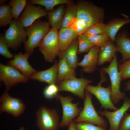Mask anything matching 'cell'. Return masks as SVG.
<instances>
[{
  "label": "cell",
  "mask_w": 130,
  "mask_h": 130,
  "mask_svg": "<svg viewBox=\"0 0 130 130\" xmlns=\"http://www.w3.org/2000/svg\"><path fill=\"white\" fill-rule=\"evenodd\" d=\"M92 81L83 77L78 78L75 77L62 81L58 84L59 91H65L71 92L84 100V90L86 86Z\"/></svg>",
  "instance_id": "8fae6325"
},
{
  "label": "cell",
  "mask_w": 130,
  "mask_h": 130,
  "mask_svg": "<svg viewBox=\"0 0 130 130\" xmlns=\"http://www.w3.org/2000/svg\"><path fill=\"white\" fill-rule=\"evenodd\" d=\"M32 54L26 53L23 54L21 52L14 54L13 58L8 61L7 65L13 67L29 78L37 71L31 65L28 61L29 57Z\"/></svg>",
  "instance_id": "5bb4252c"
},
{
  "label": "cell",
  "mask_w": 130,
  "mask_h": 130,
  "mask_svg": "<svg viewBox=\"0 0 130 130\" xmlns=\"http://www.w3.org/2000/svg\"><path fill=\"white\" fill-rule=\"evenodd\" d=\"M117 52L116 46L111 40L100 47L97 65H101L106 62L110 63Z\"/></svg>",
  "instance_id": "d6986e66"
},
{
  "label": "cell",
  "mask_w": 130,
  "mask_h": 130,
  "mask_svg": "<svg viewBox=\"0 0 130 130\" xmlns=\"http://www.w3.org/2000/svg\"><path fill=\"white\" fill-rule=\"evenodd\" d=\"M58 85L56 84H49L44 89L43 94L45 97L50 99L55 98H56L59 92Z\"/></svg>",
  "instance_id": "4dcf8cb0"
},
{
  "label": "cell",
  "mask_w": 130,
  "mask_h": 130,
  "mask_svg": "<svg viewBox=\"0 0 130 130\" xmlns=\"http://www.w3.org/2000/svg\"><path fill=\"white\" fill-rule=\"evenodd\" d=\"M117 51L122 56L121 62H123L130 59V40L126 33L122 34L116 38Z\"/></svg>",
  "instance_id": "7402d4cb"
},
{
  "label": "cell",
  "mask_w": 130,
  "mask_h": 130,
  "mask_svg": "<svg viewBox=\"0 0 130 130\" xmlns=\"http://www.w3.org/2000/svg\"><path fill=\"white\" fill-rule=\"evenodd\" d=\"M105 73L101 69L100 71L101 79L98 85L94 86L88 84L86 86L85 90L96 97L100 103L101 107L106 110L109 109L115 111L118 108L114 106L111 100L110 85L107 87L102 86V83L107 80Z\"/></svg>",
  "instance_id": "5b68a950"
},
{
  "label": "cell",
  "mask_w": 130,
  "mask_h": 130,
  "mask_svg": "<svg viewBox=\"0 0 130 130\" xmlns=\"http://www.w3.org/2000/svg\"><path fill=\"white\" fill-rule=\"evenodd\" d=\"M58 31L56 28L52 27L42 39L38 47L46 61L53 62L60 51Z\"/></svg>",
  "instance_id": "3957f363"
},
{
  "label": "cell",
  "mask_w": 130,
  "mask_h": 130,
  "mask_svg": "<svg viewBox=\"0 0 130 130\" xmlns=\"http://www.w3.org/2000/svg\"><path fill=\"white\" fill-rule=\"evenodd\" d=\"M10 47L6 40L4 35L0 34V54L6 58L12 59L14 55L12 54L9 50Z\"/></svg>",
  "instance_id": "1f68e13d"
},
{
  "label": "cell",
  "mask_w": 130,
  "mask_h": 130,
  "mask_svg": "<svg viewBox=\"0 0 130 130\" xmlns=\"http://www.w3.org/2000/svg\"><path fill=\"white\" fill-rule=\"evenodd\" d=\"M84 106L78 116L73 120L75 123L86 122L106 127L107 123L96 110L92 100V94L85 91Z\"/></svg>",
  "instance_id": "277c9868"
},
{
  "label": "cell",
  "mask_w": 130,
  "mask_h": 130,
  "mask_svg": "<svg viewBox=\"0 0 130 130\" xmlns=\"http://www.w3.org/2000/svg\"><path fill=\"white\" fill-rule=\"evenodd\" d=\"M48 22L37 20L26 28L27 39L24 43L26 53H32L34 49L39 47L41 40L49 31Z\"/></svg>",
  "instance_id": "7a4b0ae2"
},
{
  "label": "cell",
  "mask_w": 130,
  "mask_h": 130,
  "mask_svg": "<svg viewBox=\"0 0 130 130\" xmlns=\"http://www.w3.org/2000/svg\"><path fill=\"white\" fill-rule=\"evenodd\" d=\"M0 113L5 112L17 117L24 111L25 105L20 99L11 97L6 91L0 98Z\"/></svg>",
  "instance_id": "7c38bea8"
},
{
  "label": "cell",
  "mask_w": 130,
  "mask_h": 130,
  "mask_svg": "<svg viewBox=\"0 0 130 130\" xmlns=\"http://www.w3.org/2000/svg\"><path fill=\"white\" fill-rule=\"evenodd\" d=\"M7 1L5 0H0V5L4 4V3H5Z\"/></svg>",
  "instance_id": "f35d334b"
},
{
  "label": "cell",
  "mask_w": 130,
  "mask_h": 130,
  "mask_svg": "<svg viewBox=\"0 0 130 130\" xmlns=\"http://www.w3.org/2000/svg\"><path fill=\"white\" fill-rule=\"evenodd\" d=\"M129 38V39L130 40V38Z\"/></svg>",
  "instance_id": "60d3db41"
},
{
  "label": "cell",
  "mask_w": 130,
  "mask_h": 130,
  "mask_svg": "<svg viewBox=\"0 0 130 130\" xmlns=\"http://www.w3.org/2000/svg\"><path fill=\"white\" fill-rule=\"evenodd\" d=\"M58 65L56 84L60 82L75 77V69L71 67L63 58H60Z\"/></svg>",
  "instance_id": "44dd1931"
},
{
  "label": "cell",
  "mask_w": 130,
  "mask_h": 130,
  "mask_svg": "<svg viewBox=\"0 0 130 130\" xmlns=\"http://www.w3.org/2000/svg\"><path fill=\"white\" fill-rule=\"evenodd\" d=\"M56 99L59 101L62 109V119L59 127H68L71 122L78 116L82 109L78 107L79 102H72L74 98L71 96H64L59 93Z\"/></svg>",
  "instance_id": "ba28073f"
},
{
  "label": "cell",
  "mask_w": 130,
  "mask_h": 130,
  "mask_svg": "<svg viewBox=\"0 0 130 130\" xmlns=\"http://www.w3.org/2000/svg\"><path fill=\"white\" fill-rule=\"evenodd\" d=\"M130 130V129H128V130Z\"/></svg>",
  "instance_id": "b9f144b4"
},
{
  "label": "cell",
  "mask_w": 130,
  "mask_h": 130,
  "mask_svg": "<svg viewBox=\"0 0 130 130\" xmlns=\"http://www.w3.org/2000/svg\"><path fill=\"white\" fill-rule=\"evenodd\" d=\"M58 61H55L53 65L50 68L43 71H37L30 79L45 82L49 84H56L58 71Z\"/></svg>",
  "instance_id": "e0dca14e"
},
{
  "label": "cell",
  "mask_w": 130,
  "mask_h": 130,
  "mask_svg": "<svg viewBox=\"0 0 130 130\" xmlns=\"http://www.w3.org/2000/svg\"><path fill=\"white\" fill-rule=\"evenodd\" d=\"M67 5L61 28L69 27L77 18L76 5L73 3Z\"/></svg>",
  "instance_id": "d4e9b609"
},
{
  "label": "cell",
  "mask_w": 130,
  "mask_h": 130,
  "mask_svg": "<svg viewBox=\"0 0 130 130\" xmlns=\"http://www.w3.org/2000/svg\"><path fill=\"white\" fill-rule=\"evenodd\" d=\"M36 115L39 130H57L59 127V116L55 109L42 106L36 111Z\"/></svg>",
  "instance_id": "8992f818"
},
{
  "label": "cell",
  "mask_w": 130,
  "mask_h": 130,
  "mask_svg": "<svg viewBox=\"0 0 130 130\" xmlns=\"http://www.w3.org/2000/svg\"><path fill=\"white\" fill-rule=\"evenodd\" d=\"M94 46L100 47L106 42L110 40V38L105 34H100L87 36Z\"/></svg>",
  "instance_id": "d6a6232c"
},
{
  "label": "cell",
  "mask_w": 130,
  "mask_h": 130,
  "mask_svg": "<svg viewBox=\"0 0 130 130\" xmlns=\"http://www.w3.org/2000/svg\"><path fill=\"white\" fill-rule=\"evenodd\" d=\"M125 88L126 90H130V79L126 83Z\"/></svg>",
  "instance_id": "74e56055"
},
{
  "label": "cell",
  "mask_w": 130,
  "mask_h": 130,
  "mask_svg": "<svg viewBox=\"0 0 130 130\" xmlns=\"http://www.w3.org/2000/svg\"><path fill=\"white\" fill-rule=\"evenodd\" d=\"M13 18L10 7L3 4L0 6V27H2L10 24Z\"/></svg>",
  "instance_id": "83f0119b"
},
{
  "label": "cell",
  "mask_w": 130,
  "mask_h": 130,
  "mask_svg": "<svg viewBox=\"0 0 130 130\" xmlns=\"http://www.w3.org/2000/svg\"><path fill=\"white\" fill-rule=\"evenodd\" d=\"M77 130H106V127L86 122L75 123Z\"/></svg>",
  "instance_id": "e575fe53"
},
{
  "label": "cell",
  "mask_w": 130,
  "mask_h": 130,
  "mask_svg": "<svg viewBox=\"0 0 130 130\" xmlns=\"http://www.w3.org/2000/svg\"><path fill=\"white\" fill-rule=\"evenodd\" d=\"M130 23V18L114 19L106 24L105 34L114 42L116 34L119 29L125 25Z\"/></svg>",
  "instance_id": "603a6c76"
},
{
  "label": "cell",
  "mask_w": 130,
  "mask_h": 130,
  "mask_svg": "<svg viewBox=\"0 0 130 130\" xmlns=\"http://www.w3.org/2000/svg\"><path fill=\"white\" fill-rule=\"evenodd\" d=\"M9 25L4 35L10 47L17 50L26 40V31L18 20H12Z\"/></svg>",
  "instance_id": "9c48e42d"
},
{
  "label": "cell",
  "mask_w": 130,
  "mask_h": 130,
  "mask_svg": "<svg viewBox=\"0 0 130 130\" xmlns=\"http://www.w3.org/2000/svg\"><path fill=\"white\" fill-rule=\"evenodd\" d=\"M30 78L13 67L0 63V81L3 82L8 91L19 83H26Z\"/></svg>",
  "instance_id": "30bf717a"
},
{
  "label": "cell",
  "mask_w": 130,
  "mask_h": 130,
  "mask_svg": "<svg viewBox=\"0 0 130 130\" xmlns=\"http://www.w3.org/2000/svg\"><path fill=\"white\" fill-rule=\"evenodd\" d=\"M100 48L99 46H94L84 56L82 60L78 63V66L82 67L84 73H90L95 70L97 65Z\"/></svg>",
  "instance_id": "2e32d148"
},
{
  "label": "cell",
  "mask_w": 130,
  "mask_h": 130,
  "mask_svg": "<svg viewBox=\"0 0 130 130\" xmlns=\"http://www.w3.org/2000/svg\"><path fill=\"white\" fill-rule=\"evenodd\" d=\"M118 65L116 54L109 65L106 67L101 69L109 77L111 83V98L114 104L117 103L120 99H124L125 97V94L120 90L122 80L118 71Z\"/></svg>",
  "instance_id": "52a82bcc"
},
{
  "label": "cell",
  "mask_w": 130,
  "mask_h": 130,
  "mask_svg": "<svg viewBox=\"0 0 130 130\" xmlns=\"http://www.w3.org/2000/svg\"><path fill=\"white\" fill-rule=\"evenodd\" d=\"M78 35L77 32L70 27L61 28L58 33L60 51L65 50Z\"/></svg>",
  "instance_id": "ffe728a7"
},
{
  "label": "cell",
  "mask_w": 130,
  "mask_h": 130,
  "mask_svg": "<svg viewBox=\"0 0 130 130\" xmlns=\"http://www.w3.org/2000/svg\"><path fill=\"white\" fill-rule=\"evenodd\" d=\"M125 113L121 121L119 130H127L130 129V114Z\"/></svg>",
  "instance_id": "d590c367"
},
{
  "label": "cell",
  "mask_w": 130,
  "mask_h": 130,
  "mask_svg": "<svg viewBox=\"0 0 130 130\" xmlns=\"http://www.w3.org/2000/svg\"><path fill=\"white\" fill-rule=\"evenodd\" d=\"M130 108V100L126 98L121 107L113 112L106 110L99 112V113L105 117L110 124V130H119L122 119L126 112Z\"/></svg>",
  "instance_id": "9a60e30c"
},
{
  "label": "cell",
  "mask_w": 130,
  "mask_h": 130,
  "mask_svg": "<svg viewBox=\"0 0 130 130\" xmlns=\"http://www.w3.org/2000/svg\"><path fill=\"white\" fill-rule=\"evenodd\" d=\"M68 130H77L75 126V123L73 121H72L68 127Z\"/></svg>",
  "instance_id": "8d00e7d4"
},
{
  "label": "cell",
  "mask_w": 130,
  "mask_h": 130,
  "mask_svg": "<svg viewBox=\"0 0 130 130\" xmlns=\"http://www.w3.org/2000/svg\"><path fill=\"white\" fill-rule=\"evenodd\" d=\"M27 2L26 0H11L10 1L8 5L10 7L13 18L14 20H18Z\"/></svg>",
  "instance_id": "4316f807"
},
{
  "label": "cell",
  "mask_w": 130,
  "mask_h": 130,
  "mask_svg": "<svg viewBox=\"0 0 130 130\" xmlns=\"http://www.w3.org/2000/svg\"><path fill=\"white\" fill-rule=\"evenodd\" d=\"M78 48L77 39H74L65 50L60 51L58 55L59 58H65L70 66L75 69L78 63L77 55Z\"/></svg>",
  "instance_id": "ac0fdd59"
},
{
  "label": "cell",
  "mask_w": 130,
  "mask_h": 130,
  "mask_svg": "<svg viewBox=\"0 0 130 130\" xmlns=\"http://www.w3.org/2000/svg\"><path fill=\"white\" fill-rule=\"evenodd\" d=\"M105 25L103 22L96 23L89 27L82 34L87 36L105 34Z\"/></svg>",
  "instance_id": "f546056e"
},
{
  "label": "cell",
  "mask_w": 130,
  "mask_h": 130,
  "mask_svg": "<svg viewBox=\"0 0 130 130\" xmlns=\"http://www.w3.org/2000/svg\"><path fill=\"white\" fill-rule=\"evenodd\" d=\"M76 6V24L79 29L84 31L91 25L103 22L104 14L102 8L85 1L78 2Z\"/></svg>",
  "instance_id": "6da1fadb"
},
{
  "label": "cell",
  "mask_w": 130,
  "mask_h": 130,
  "mask_svg": "<svg viewBox=\"0 0 130 130\" xmlns=\"http://www.w3.org/2000/svg\"><path fill=\"white\" fill-rule=\"evenodd\" d=\"M77 38L78 44V54L88 52L94 46L88 37L83 34L78 35Z\"/></svg>",
  "instance_id": "f1b7e54d"
},
{
  "label": "cell",
  "mask_w": 130,
  "mask_h": 130,
  "mask_svg": "<svg viewBox=\"0 0 130 130\" xmlns=\"http://www.w3.org/2000/svg\"><path fill=\"white\" fill-rule=\"evenodd\" d=\"M118 69L122 80L130 78V59L118 65Z\"/></svg>",
  "instance_id": "836d02e7"
},
{
  "label": "cell",
  "mask_w": 130,
  "mask_h": 130,
  "mask_svg": "<svg viewBox=\"0 0 130 130\" xmlns=\"http://www.w3.org/2000/svg\"><path fill=\"white\" fill-rule=\"evenodd\" d=\"M24 127L23 126L21 127L18 130H24Z\"/></svg>",
  "instance_id": "ab89813d"
},
{
  "label": "cell",
  "mask_w": 130,
  "mask_h": 130,
  "mask_svg": "<svg viewBox=\"0 0 130 130\" xmlns=\"http://www.w3.org/2000/svg\"><path fill=\"white\" fill-rule=\"evenodd\" d=\"M27 1L33 5L42 6L45 7L46 11H50L53 10L54 7L57 5L73 3L70 0H29Z\"/></svg>",
  "instance_id": "484cf974"
},
{
  "label": "cell",
  "mask_w": 130,
  "mask_h": 130,
  "mask_svg": "<svg viewBox=\"0 0 130 130\" xmlns=\"http://www.w3.org/2000/svg\"><path fill=\"white\" fill-rule=\"evenodd\" d=\"M48 12L41 6H36L27 1L18 19L24 28L29 26L39 18L47 16Z\"/></svg>",
  "instance_id": "4fadbf2b"
},
{
  "label": "cell",
  "mask_w": 130,
  "mask_h": 130,
  "mask_svg": "<svg viewBox=\"0 0 130 130\" xmlns=\"http://www.w3.org/2000/svg\"><path fill=\"white\" fill-rule=\"evenodd\" d=\"M65 9L64 5H61L55 9L48 12V22L52 27L58 30L61 28Z\"/></svg>",
  "instance_id": "cb8c5ba5"
}]
</instances>
